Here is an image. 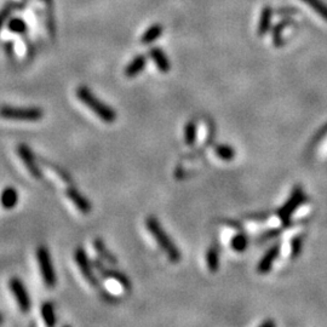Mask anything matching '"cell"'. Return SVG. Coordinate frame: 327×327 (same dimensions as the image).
Returning a JSON list of instances; mask_svg holds the SVG:
<instances>
[{
  "label": "cell",
  "mask_w": 327,
  "mask_h": 327,
  "mask_svg": "<svg viewBox=\"0 0 327 327\" xmlns=\"http://www.w3.org/2000/svg\"><path fill=\"white\" fill-rule=\"evenodd\" d=\"M146 227L148 232L152 234V237L155 239L156 244L161 247V250L166 253V256L169 257V259L172 263H178L182 258V254L178 250V247L176 246L172 239L170 238V235L165 232V229L161 227L160 222L155 217H148L146 219Z\"/></svg>",
  "instance_id": "obj_1"
},
{
  "label": "cell",
  "mask_w": 327,
  "mask_h": 327,
  "mask_svg": "<svg viewBox=\"0 0 327 327\" xmlns=\"http://www.w3.org/2000/svg\"><path fill=\"white\" fill-rule=\"evenodd\" d=\"M77 97L78 100L81 101V102L87 107V108L95 113L101 120L108 122V124L115 121L116 112L111 106H108L107 103L103 102V101H101L87 86L81 85V86L78 87Z\"/></svg>",
  "instance_id": "obj_2"
},
{
  "label": "cell",
  "mask_w": 327,
  "mask_h": 327,
  "mask_svg": "<svg viewBox=\"0 0 327 327\" xmlns=\"http://www.w3.org/2000/svg\"><path fill=\"white\" fill-rule=\"evenodd\" d=\"M44 112L39 107H0V118L6 120L37 121L43 118Z\"/></svg>",
  "instance_id": "obj_3"
},
{
  "label": "cell",
  "mask_w": 327,
  "mask_h": 327,
  "mask_svg": "<svg viewBox=\"0 0 327 327\" xmlns=\"http://www.w3.org/2000/svg\"><path fill=\"white\" fill-rule=\"evenodd\" d=\"M37 262L39 266L40 274L43 276L44 284L49 288H52L57 282L55 267H53L51 254L45 246H39L37 250Z\"/></svg>",
  "instance_id": "obj_4"
},
{
  "label": "cell",
  "mask_w": 327,
  "mask_h": 327,
  "mask_svg": "<svg viewBox=\"0 0 327 327\" xmlns=\"http://www.w3.org/2000/svg\"><path fill=\"white\" fill-rule=\"evenodd\" d=\"M307 200V197L306 194H304V191L302 188L297 187L295 188V190L292 191L290 199L286 201L285 205H282L280 209L278 210V216L279 218L281 219L282 224H284V227H290L291 225V216L292 213H293L296 210L300 207L302 204L306 203Z\"/></svg>",
  "instance_id": "obj_5"
},
{
  "label": "cell",
  "mask_w": 327,
  "mask_h": 327,
  "mask_svg": "<svg viewBox=\"0 0 327 327\" xmlns=\"http://www.w3.org/2000/svg\"><path fill=\"white\" fill-rule=\"evenodd\" d=\"M9 287H10L12 295L15 296V300H16L18 307H20V310L22 313H28L30 310V307H32V302H30L29 293H28L26 286L22 282V280L18 278H11L10 281H9Z\"/></svg>",
  "instance_id": "obj_6"
},
{
  "label": "cell",
  "mask_w": 327,
  "mask_h": 327,
  "mask_svg": "<svg viewBox=\"0 0 327 327\" xmlns=\"http://www.w3.org/2000/svg\"><path fill=\"white\" fill-rule=\"evenodd\" d=\"M74 259L77 266L79 267L81 274L84 275V278L86 279V281H89L91 285H97L99 281H97V278L92 270V264H91L89 257H87L86 252L83 247H78L74 252Z\"/></svg>",
  "instance_id": "obj_7"
},
{
  "label": "cell",
  "mask_w": 327,
  "mask_h": 327,
  "mask_svg": "<svg viewBox=\"0 0 327 327\" xmlns=\"http://www.w3.org/2000/svg\"><path fill=\"white\" fill-rule=\"evenodd\" d=\"M17 154L20 156V159L22 160V162L24 164L29 174L36 178H40L42 177V170H40L39 165H38L36 155H34L33 150L30 149L27 144H20L17 147Z\"/></svg>",
  "instance_id": "obj_8"
},
{
  "label": "cell",
  "mask_w": 327,
  "mask_h": 327,
  "mask_svg": "<svg viewBox=\"0 0 327 327\" xmlns=\"http://www.w3.org/2000/svg\"><path fill=\"white\" fill-rule=\"evenodd\" d=\"M66 195H67L68 199L73 203V205L77 207L81 213H84V215H87V213H90L91 210H92L90 201L87 200L77 188L68 187L67 189H66Z\"/></svg>",
  "instance_id": "obj_9"
},
{
  "label": "cell",
  "mask_w": 327,
  "mask_h": 327,
  "mask_svg": "<svg viewBox=\"0 0 327 327\" xmlns=\"http://www.w3.org/2000/svg\"><path fill=\"white\" fill-rule=\"evenodd\" d=\"M93 266L99 269L101 275L105 276V278H107V279L115 280V281H118L119 284H120L122 287L125 288V290H130L131 282H130V280L126 278V275H124L122 273L118 272V270H115V269L106 268L105 264H103L102 262H100V260H95V262H93Z\"/></svg>",
  "instance_id": "obj_10"
},
{
  "label": "cell",
  "mask_w": 327,
  "mask_h": 327,
  "mask_svg": "<svg viewBox=\"0 0 327 327\" xmlns=\"http://www.w3.org/2000/svg\"><path fill=\"white\" fill-rule=\"evenodd\" d=\"M280 248H281V245L275 244L274 246H272L267 251L266 254L262 257V259L259 260L258 266H257V272L259 274H268L270 270H272L273 264H274L275 259L278 258L280 253Z\"/></svg>",
  "instance_id": "obj_11"
},
{
  "label": "cell",
  "mask_w": 327,
  "mask_h": 327,
  "mask_svg": "<svg viewBox=\"0 0 327 327\" xmlns=\"http://www.w3.org/2000/svg\"><path fill=\"white\" fill-rule=\"evenodd\" d=\"M149 57L153 59V62L155 63L156 68L159 69L162 73H168L171 69V63L166 53L162 51L160 48H152L149 50Z\"/></svg>",
  "instance_id": "obj_12"
},
{
  "label": "cell",
  "mask_w": 327,
  "mask_h": 327,
  "mask_svg": "<svg viewBox=\"0 0 327 327\" xmlns=\"http://www.w3.org/2000/svg\"><path fill=\"white\" fill-rule=\"evenodd\" d=\"M147 64V57L144 55H137L135 56L134 59L126 66L125 68V75L127 78H135L138 74L142 73L143 69L146 68Z\"/></svg>",
  "instance_id": "obj_13"
},
{
  "label": "cell",
  "mask_w": 327,
  "mask_h": 327,
  "mask_svg": "<svg viewBox=\"0 0 327 327\" xmlns=\"http://www.w3.org/2000/svg\"><path fill=\"white\" fill-rule=\"evenodd\" d=\"M18 203V193L14 187H6L0 194V205L4 209H14Z\"/></svg>",
  "instance_id": "obj_14"
},
{
  "label": "cell",
  "mask_w": 327,
  "mask_h": 327,
  "mask_svg": "<svg viewBox=\"0 0 327 327\" xmlns=\"http://www.w3.org/2000/svg\"><path fill=\"white\" fill-rule=\"evenodd\" d=\"M296 24V22L290 17H286L285 20L279 22L276 26L273 28V42H274L276 48H281L284 45V38H282V32L286 29V27Z\"/></svg>",
  "instance_id": "obj_15"
},
{
  "label": "cell",
  "mask_w": 327,
  "mask_h": 327,
  "mask_svg": "<svg viewBox=\"0 0 327 327\" xmlns=\"http://www.w3.org/2000/svg\"><path fill=\"white\" fill-rule=\"evenodd\" d=\"M272 16H273V9L269 5L264 6L262 12H260L259 23H258V36H264L269 32L270 23H272Z\"/></svg>",
  "instance_id": "obj_16"
},
{
  "label": "cell",
  "mask_w": 327,
  "mask_h": 327,
  "mask_svg": "<svg viewBox=\"0 0 327 327\" xmlns=\"http://www.w3.org/2000/svg\"><path fill=\"white\" fill-rule=\"evenodd\" d=\"M164 32V28L161 24H153L152 27H149L146 32L143 33L142 38H141V43L142 44H152L153 42H155V40H158L160 37H161V34Z\"/></svg>",
  "instance_id": "obj_17"
},
{
  "label": "cell",
  "mask_w": 327,
  "mask_h": 327,
  "mask_svg": "<svg viewBox=\"0 0 327 327\" xmlns=\"http://www.w3.org/2000/svg\"><path fill=\"white\" fill-rule=\"evenodd\" d=\"M93 247H95L96 252L99 253V256L103 260H106V262H108L109 264H116L115 256L107 250L106 245L102 241V239H96V240L93 241Z\"/></svg>",
  "instance_id": "obj_18"
},
{
  "label": "cell",
  "mask_w": 327,
  "mask_h": 327,
  "mask_svg": "<svg viewBox=\"0 0 327 327\" xmlns=\"http://www.w3.org/2000/svg\"><path fill=\"white\" fill-rule=\"evenodd\" d=\"M40 314H42V317L44 322H45V325H48L50 327L55 326L56 315H55V309H53L52 303H50V302L43 303L42 307H40Z\"/></svg>",
  "instance_id": "obj_19"
},
{
  "label": "cell",
  "mask_w": 327,
  "mask_h": 327,
  "mask_svg": "<svg viewBox=\"0 0 327 327\" xmlns=\"http://www.w3.org/2000/svg\"><path fill=\"white\" fill-rule=\"evenodd\" d=\"M198 140V125L195 121H189L184 126V142L187 146H194Z\"/></svg>",
  "instance_id": "obj_20"
},
{
  "label": "cell",
  "mask_w": 327,
  "mask_h": 327,
  "mask_svg": "<svg viewBox=\"0 0 327 327\" xmlns=\"http://www.w3.org/2000/svg\"><path fill=\"white\" fill-rule=\"evenodd\" d=\"M248 245V238L244 233H239V234L234 235L231 240V246L235 252H244L246 250Z\"/></svg>",
  "instance_id": "obj_21"
},
{
  "label": "cell",
  "mask_w": 327,
  "mask_h": 327,
  "mask_svg": "<svg viewBox=\"0 0 327 327\" xmlns=\"http://www.w3.org/2000/svg\"><path fill=\"white\" fill-rule=\"evenodd\" d=\"M313 9L322 20L327 22V4L323 0H302Z\"/></svg>",
  "instance_id": "obj_22"
},
{
  "label": "cell",
  "mask_w": 327,
  "mask_h": 327,
  "mask_svg": "<svg viewBox=\"0 0 327 327\" xmlns=\"http://www.w3.org/2000/svg\"><path fill=\"white\" fill-rule=\"evenodd\" d=\"M215 154L224 161H231V160L234 159L235 150L228 144H218V146L215 147Z\"/></svg>",
  "instance_id": "obj_23"
},
{
  "label": "cell",
  "mask_w": 327,
  "mask_h": 327,
  "mask_svg": "<svg viewBox=\"0 0 327 327\" xmlns=\"http://www.w3.org/2000/svg\"><path fill=\"white\" fill-rule=\"evenodd\" d=\"M206 262H207V267H209L210 272L216 273L217 270H218L219 257H218V251H217L215 247H210L209 251H207Z\"/></svg>",
  "instance_id": "obj_24"
},
{
  "label": "cell",
  "mask_w": 327,
  "mask_h": 327,
  "mask_svg": "<svg viewBox=\"0 0 327 327\" xmlns=\"http://www.w3.org/2000/svg\"><path fill=\"white\" fill-rule=\"evenodd\" d=\"M18 6L20 5L16 4V3H9V4H6L4 8L0 10V29H2L3 26L9 21L12 12L16 10V9H21L18 8Z\"/></svg>",
  "instance_id": "obj_25"
},
{
  "label": "cell",
  "mask_w": 327,
  "mask_h": 327,
  "mask_svg": "<svg viewBox=\"0 0 327 327\" xmlns=\"http://www.w3.org/2000/svg\"><path fill=\"white\" fill-rule=\"evenodd\" d=\"M8 28H9V30H10V32H12V33L24 34L27 32V23L23 20H21V18L14 17L9 21Z\"/></svg>",
  "instance_id": "obj_26"
},
{
  "label": "cell",
  "mask_w": 327,
  "mask_h": 327,
  "mask_svg": "<svg viewBox=\"0 0 327 327\" xmlns=\"http://www.w3.org/2000/svg\"><path fill=\"white\" fill-rule=\"evenodd\" d=\"M304 244V235H297L291 240V257L292 258H297L302 252Z\"/></svg>",
  "instance_id": "obj_27"
},
{
  "label": "cell",
  "mask_w": 327,
  "mask_h": 327,
  "mask_svg": "<svg viewBox=\"0 0 327 327\" xmlns=\"http://www.w3.org/2000/svg\"><path fill=\"white\" fill-rule=\"evenodd\" d=\"M46 4V10H48V28L49 32L55 34V22H53V15L52 12L50 14V11H52V0H43Z\"/></svg>",
  "instance_id": "obj_28"
},
{
  "label": "cell",
  "mask_w": 327,
  "mask_h": 327,
  "mask_svg": "<svg viewBox=\"0 0 327 327\" xmlns=\"http://www.w3.org/2000/svg\"><path fill=\"white\" fill-rule=\"evenodd\" d=\"M326 136H327V124H326L325 126H323V127L320 128L319 132H317V134H316V136L314 137V140H313V141H311V143H310L309 148H314V147H315L316 144L319 143L320 141L322 140V138H325Z\"/></svg>",
  "instance_id": "obj_29"
},
{
  "label": "cell",
  "mask_w": 327,
  "mask_h": 327,
  "mask_svg": "<svg viewBox=\"0 0 327 327\" xmlns=\"http://www.w3.org/2000/svg\"><path fill=\"white\" fill-rule=\"evenodd\" d=\"M297 12H298L297 9H293V8H281L278 10V14L281 15V16H285V17H288L290 15L297 14Z\"/></svg>",
  "instance_id": "obj_30"
},
{
  "label": "cell",
  "mask_w": 327,
  "mask_h": 327,
  "mask_svg": "<svg viewBox=\"0 0 327 327\" xmlns=\"http://www.w3.org/2000/svg\"><path fill=\"white\" fill-rule=\"evenodd\" d=\"M260 326L262 327H274L275 322L272 321V320H269V321H264V322L260 323Z\"/></svg>",
  "instance_id": "obj_31"
},
{
  "label": "cell",
  "mask_w": 327,
  "mask_h": 327,
  "mask_svg": "<svg viewBox=\"0 0 327 327\" xmlns=\"http://www.w3.org/2000/svg\"><path fill=\"white\" fill-rule=\"evenodd\" d=\"M3 322V316H2V314H0V323Z\"/></svg>",
  "instance_id": "obj_32"
}]
</instances>
